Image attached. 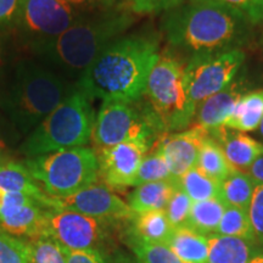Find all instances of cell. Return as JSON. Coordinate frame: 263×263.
Listing matches in <instances>:
<instances>
[{"instance_id":"obj_44","label":"cell","mask_w":263,"mask_h":263,"mask_svg":"<svg viewBox=\"0 0 263 263\" xmlns=\"http://www.w3.org/2000/svg\"><path fill=\"white\" fill-rule=\"evenodd\" d=\"M137 263H139V262H137Z\"/></svg>"},{"instance_id":"obj_35","label":"cell","mask_w":263,"mask_h":263,"mask_svg":"<svg viewBox=\"0 0 263 263\" xmlns=\"http://www.w3.org/2000/svg\"><path fill=\"white\" fill-rule=\"evenodd\" d=\"M248 213L255 240L263 244V184H256Z\"/></svg>"},{"instance_id":"obj_21","label":"cell","mask_w":263,"mask_h":263,"mask_svg":"<svg viewBox=\"0 0 263 263\" xmlns=\"http://www.w3.org/2000/svg\"><path fill=\"white\" fill-rule=\"evenodd\" d=\"M263 118V90L246 93L240 98L238 104L224 126L241 133L257 129Z\"/></svg>"},{"instance_id":"obj_18","label":"cell","mask_w":263,"mask_h":263,"mask_svg":"<svg viewBox=\"0 0 263 263\" xmlns=\"http://www.w3.org/2000/svg\"><path fill=\"white\" fill-rule=\"evenodd\" d=\"M209 238L207 263H250L255 252L251 242L236 236L211 235Z\"/></svg>"},{"instance_id":"obj_12","label":"cell","mask_w":263,"mask_h":263,"mask_svg":"<svg viewBox=\"0 0 263 263\" xmlns=\"http://www.w3.org/2000/svg\"><path fill=\"white\" fill-rule=\"evenodd\" d=\"M48 207L82 213L106 222L130 221L134 213L127 202L105 183L95 182L65 197H48Z\"/></svg>"},{"instance_id":"obj_42","label":"cell","mask_w":263,"mask_h":263,"mask_svg":"<svg viewBox=\"0 0 263 263\" xmlns=\"http://www.w3.org/2000/svg\"><path fill=\"white\" fill-rule=\"evenodd\" d=\"M250 263H263V255L254 256V258L250 261Z\"/></svg>"},{"instance_id":"obj_10","label":"cell","mask_w":263,"mask_h":263,"mask_svg":"<svg viewBox=\"0 0 263 263\" xmlns=\"http://www.w3.org/2000/svg\"><path fill=\"white\" fill-rule=\"evenodd\" d=\"M82 16L66 0H21L14 27L33 47L58 38Z\"/></svg>"},{"instance_id":"obj_11","label":"cell","mask_w":263,"mask_h":263,"mask_svg":"<svg viewBox=\"0 0 263 263\" xmlns=\"http://www.w3.org/2000/svg\"><path fill=\"white\" fill-rule=\"evenodd\" d=\"M106 221L82 213L45 207L43 235L58 240L68 250H98L106 236Z\"/></svg>"},{"instance_id":"obj_20","label":"cell","mask_w":263,"mask_h":263,"mask_svg":"<svg viewBox=\"0 0 263 263\" xmlns=\"http://www.w3.org/2000/svg\"><path fill=\"white\" fill-rule=\"evenodd\" d=\"M167 246L188 263H207L209 257V238L189 227L173 229Z\"/></svg>"},{"instance_id":"obj_32","label":"cell","mask_w":263,"mask_h":263,"mask_svg":"<svg viewBox=\"0 0 263 263\" xmlns=\"http://www.w3.org/2000/svg\"><path fill=\"white\" fill-rule=\"evenodd\" d=\"M192 205L193 201L190 197L179 186H177L163 210L173 229L188 226Z\"/></svg>"},{"instance_id":"obj_1","label":"cell","mask_w":263,"mask_h":263,"mask_svg":"<svg viewBox=\"0 0 263 263\" xmlns=\"http://www.w3.org/2000/svg\"><path fill=\"white\" fill-rule=\"evenodd\" d=\"M159 50V39L153 35L120 37L99 54L76 84L91 100H140Z\"/></svg>"},{"instance_id":"obj_15","label":"cell","mask_w":263,"mask_h":263,"mask_svg":"<svg viewBox=\"0 0 263 263\" xmlns=\"http://www.w3.org/2000/svg\"><path fill=\"white\" fill-rule=\"evenodd\" d=\"M245 94V87L240 80H234L228 87L206 99L197 107L195 126L210 133L224 126L240 98Z\"/></svg>"},{"instance_id":"obj_37","label":"cell","mask_w":263,"mask_h":263,"mask_svg":"<svg viewBox=\"0 0 263 263\" xmlns=\"http://www.w3.org/2000/svg\"><path fill=\"white\" fill-rule=\"evenodd\" d=\"M67 263H105L103 256L98 250H77L67 249Z\"/></svg>"},{"instance_id":"obj_16","label":"cell","mask_w":263,"mask_h":263,"mask_svg":"<svg viewBox=\"0 0 263 263\" xmlns=\"http://www.w3.org/2000/svg\"><path fill=\"white\" fill-rule=\"evenodd\" d=\"M211 136L222 147L230 166L240 172H248L250 166L263 154V144L241 132L221 127L212 132Z\"/></svg>"},{"instance_id":"obj_9","label":"cell","mask_w":263,"mask_h":263,"mask_svg":"<svg viewBox=\"0 0 263 263\" xmlns=\"http://www.w3.org/2000/svg\"><path fill=\"white\" fill-rule=\"evenodd\" d=\"M245 61L240 48L192 55L186 61L190 100L195 110L206 99L228 87Z\"/></svg>"},{"instance_id":"obj_22","label":"cell","mask_w":263,"mask_h":263,"mask_svg":"<svg viewBox=\"0 0 263 263\" xmlns=\"http://www.w3.org/2000/svg\"><path fill=\"white\" fill-rule=\"evenodd\" d=\"M130 223L129 235L150 242L167 244L173 232L163 210L137 213Z\"/></svg>"},{"instance_id":"obj_7","label":"cell","mask_w":263,"mask_h":263,"mask_svg":"<svg viewBox=\"0 0 263 263\" xmlns=\"http://www.w3.org/2000/svg\"><path fill=\"white\" fill-rule=\"evenodd\" d=\"M166 133L160 120L143 98L138 101H103L91 134L97 149H105L124 141L145 144L154 149Z\"/></svg>"},{"instance_id":"obj_39","label":"cell","mask_w":263,"mask_h":263,"mask_svg":"<svg viewBox=\"0 0 263 263\" xmlns=\"http://www.w3.org/2000/svg\"><path fill=\"white\" fill-rule=\"evenodd\" d=\"M246 173L254 179L256 184H263V154L256 159Z\"/></svg>"},{"instance_id":"obj_27","label":"cell","mask_w":263,"mask_h":263,"mask_svg":"<svg viewBox=\"0 0 263 263\" xmlns=\"http://www.w3.org/2000/svg\"><path fill=\"white\" fill-rule=\"evenodd\" d=\"M29 263H67V249L48 235L27 240Z\"/></svg>"},{"instance_id":"obj_33","label":"cell","mask_w":263,"mask_h":263,"mask_svg":"<svg viewBox=\"0 0 263 263\" xmlns=\"http://www.w3.org/2000/svg\"><path fill=\"white\" fill-rule=\"evenodd\" d=\"M0 263H29L27 242L0 228Z\"/></svg>"},{"instance_id":"obj_25","label":"cell","mask_w":263,"mask_h":263,"mask_svg":"<svg viewBox=\"0 0 263 263\" xmlns=\"http://www.w3.org/2000/svg\"><path fill=\"white\" fill-rule=\"evenodd\" d=\"M196 167L217 183H221L234 171L227 160L222 147L212 136L207 137L202 143Z\"/></svg>"},{"instance_id":"obj_40","label":"cell","mask_w":263,"mask_h":263,"mask_svg":"<svg viewBox=\"0 0 263 263\" xmlns=\"http://www.w3.org/2000/svg\"><path fill=\"white\" fill-rule=\"evenodd\" d=\"M4 66H5V48H4V43H3L2 38H0V74L3 73Z\"/></svg>"},{"instance_id":"obj_31","label":"cell","mask_w":263,"mask_h":263,"mask_svg":"<svg viewBox=\"0 0 263 263\" xmlns=\"http://www.w3.org/2000/svg\"><path fill=\"white\" fill-rule=\"evenodd\" d=\"M238 15L250 25L263 22V0H203Z\"/></svg>"},{"instance_id":"obj_30","label":"cell","mask_w":263,"mask_h":263,"mask_svg":"<svg viewBox=\"0 0 263 263\" xmlns=\"http://www.w3.org/2000/svg\"><path fill=\"white\" fill-rule=\"evenodd\" d=\"M128 245L139 263H188L179 258L166 244L145 241L129 235Z\"/></svg>"},{"instance_id":"obj_43","label":"cell","mask_w":263,"mask_h":263,"mask_svg":"<svg viewBox=\"0 0 263 263\" xmlns=\"http://www.w3.org/2000/svg\"><path fill=\"white\" fill-rule=\"evenodd\" d=\"M258 132H259V136L263 138V118H262L261 123H259V126H258Z\"/></svg>"},{"instance_id":"obj_36","label":"cell","mask_w":263,"mask_h":263,"mask_svg":"<svg viewBox=\"0 0 263 263\" xmlns=\"http://www.w3.org/2000/svg\"><path fill=\"white\" fill-rule=\"evenodd\" d=\"M21 0H0V31L14 27Z\"/></svg>"},{"instance_id":"obj_38","label":"cell","mask_w":263,"mask_h":263,"mask_svg":"<svg viewBox=\"0 0 263 263\" xmlns=\"http://www.w3.org/2000/svg\"><path fill=\"white\" fill-rule=\"evenodd\" d=\"M67 3H70L72 6H74L76 9L80 10L82 12H94L99 11V10H104L112 8L116 5L117 0H66Z\"/></svg>"},{"instance_id":"obj_19","label":"cell","mask_w":263,"mask_h":263,"mask_svg":"<svg viewBox=\"0 0 263 263\" xmlns=\"http://www.w3.org/2000/svg\"><path fill=\"white\" fill-rule=\"evenodd\" d=\"M178 183L154 182L136 186L128 196V206L134 215L164 210Z\"/></svg>"},{"instance_id":"obj_23","label":"cell","mask_w":263,"mask_h":263,"mask_svg":"<svg viewBox=\"0 0 263 263\" xmlns=\"http://www.w3.org/2000/svg\"><path fill=\"white\" fill-rule=\"evenodd\" d=\"M256 183L248 173L234 170L219 183V199L227 206H234L248 211Z\"/></svg>"},{"instance_id":"obj_17","label":"cell","mask_w":263,"mask_h":263,"mask_svg":"<svg viewBox=\"0 0 263 263\" xmlns=\"http://www.w3.org/2000/svg\"><path fill=\"white\" fill-rule=\"evenodd\" d=\"M0 193H22L39 200L48 207V195L29 173L25 163H0Z\"/></svg>"},{"instance_id":"obj_8","label":"cell","mask_w":263,"mask_h":263,"mask_svg":"<svg viewBox=\"0 0 263 263\" xmlns=\"http://www.w3.org/2000/svg\"><path fill=\"white\" fill-rule=\"evenodd\" d=\"M25 166L51 197L70 196L99 178L98 155L93 147H71L28 157Z\"/></svg>"},{"instance_id":"obj_41","label":"cell","mask_w":263,"mask_h":263,"mask_svg":"<svg viewBox=\"0 0 263 263\" xmlns=\"http://www.w3.org/2000/svg\"><path fill=\"white\" fill-rule=\"evenodd\" d=\"M4 144H3L2 139H0V163H4Z\"/></svg>"},{"instance_id":"obj_13","label":"cell","mask_w":263,"mask_h":263,"mask_svg":"<svg viewBox=\"0 0 263 263\" xmlns=\"http://www.w3.org/2000/svg\"><path fill=\"white\" fill-rule=\"evenodd\" d=\"M150 147L136 141L95 150L99 161V177L111 189L133 186L138 170Z\"/></svg>"},{"instance_id":"obj_26","label":"cell","mask_w":263,"mask_h":263,"mask_svg":"<svg viewBox=\"0 0 263 263\" xmlns=\"http://www.w3.org/2000/svg\"><path fill=\"white\" fill-rule=\"evenodd\" d=\"M178 186L193 202L219 197V183L210 178L196 166L179 177Z\"/></svg>"},{"instance_id":"obj_2","label":"cell","mask_w":263,"mask_h":263,"mask_svg":"<svg viewBox=\"0 0 263 263\" xmlns=\"http://www.w3.org/2000/svg\"><path fill=\"white\" fill-rule=\"evenodd\" d=\"M133 22L134 14L127 6L115 5L83 14L58 38L29 48L42 64L62 77L78 81L99 54Z\"/></svg>"},{"instance_id":"obj_4","label":"cell","mask_w":263,"mask_h":263,"mask_svg":"<svg viewBox=\"0 0 263 263\" xmlns=\"http://www.w3.org/2000/svg\"><path fill=\"white\" fill-rule=\"evenodd\" d=\"M62 77L42 62L24 59L0 99V106L22 134H28L73 90Z\"/></svg>"},{"instance_id":"obj_5","label":"cell","mask_w":263,"mask_h":263,"mask_svg":"<svg viewBox=\"0 0 263 263\" xmlns=\"http://www.w3.org/2000/svg\"><path fill=\"white\" fill-rule=\"evenodd\" d=\"M95 117L91 99L74 85L61 104L28 134L21 153L35 157L84 146L91 140Z\"/></svg>"},{"instance_id":"obj_14","label":"cell","mask_w":263,"mask_h":263,"mask_svg":"<svg viewBox=\"0 0 263 263\" xmlns=\"http://www.w3.org/2000/svg\"><path fill=\"white\" fill-rule=\"evenodd\" d=\"M209 136H211L210 132L193 124L185 130L164 134L154 149L162 154L173 178L178 180L179 177L196 166L200 149Z\"/></svg>"},{"instance_id":"obj_34","label":"cell","mask_w":263,"mask_h":263,"mask_svg":"<svg viewBox=\"0 0 263 263\" xmlns=\"http://www.w3.org/2000/svg\"><path fill=\"white\" fill-rule=\"evenodd\" d=\"M185 0H127V8L134 15H151L167 12Z\"/></svg>"},{"instance_id":"obj_6","label":"cell","mask_w":263,"mask_h":263,"mask_svg":"<svg viewBox=\"0 0 263 263\" xmlns=\"http://www.w3.org/2000/svg\"><path fill=\"white\" fill-rule=\"evenodd\" d=\"M143 99L159 118L166 133L188 129L196 110L190 100L186 61L171 51L160 54L147 78Z\"/></svg>"},{"instance_id":"obj_29","label":"cell","mask_w":263,"mask_h":263,"mask_svg":"<svg viewBox=\"0 0 263 263\" xmlns=\"http://www.w3.org/2000/svg\"><path fill=\"white\" fill-rule=\"evenodd\" d=\"M154 182H174L178 180L173 178L168 164L160 151L154 149L153 153L147 154L141 161L133 186H139L146 183Z\"/></svg>"},{"instance_id":"obj_24","label":"cell","mask_w":263,"mask_h":263,"mask_svg":"<svg viewBox=\"0 0 263 263\" xmlns=\"http://www.w3.org/2000/svg\"><path fill=\"white\" fill-rule=\"evenodd\" d=\"M224 210L226 203L219 197L193 202L186 227L205 236L215 235Z\"/></svg>"},{"instance_id":"obj_3","label":"cell","mask_w":263,"mask_h":263,"mask_svg":"<svg viewBox=\"0 0 263 263\" xmlns=\"http://www.w3.org/2000/svg\"><path fill=\"white\" fill-rule=\"evenodd\" d=\"M250 24L221 6L188 0L164 12L161 29L171 45L192 55L239 48Z\"/></svg>"},{"instance_id":"obj_28","label":"cell","mask_w":263,"mask_h":263,"mask_svg":"<svg viewBox=\"0 0 263 263\" xmlns=\"http://www.w3.org/2000/svg\"><path fill=\"white\" fill-rule=\"evenodd\" d=\"M216 235L236 236V238L246 239L254 242L255 235L248 211L239 207L226 205V210L217 228Z\"/></svg>"}]
</instances>
